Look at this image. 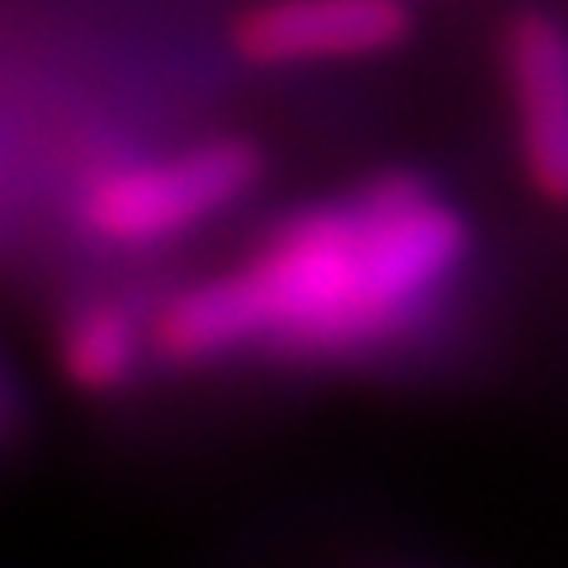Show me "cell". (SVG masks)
<instances>
[{
  "label": "cell",
  "mask_w": 568,
  "mask_h": 568,
  "mask_svg": "<svg viewBox=\"0 0 568 568\" xmlns=\"http://www.w3.org/2000/svg\"><path fill=\"white\" fill-rule=\"evenodd\" d=\"M407 39V0H256L233 24L237 58L265 71L375 62Z\"/></svg>",
  "instance_id": "3957f363"
},
{
  "label": "cell",
  "mask_w": 568,
  "mask_h": 568,
  "mask_svg": "<svg viewBox=\"0 0 568 568\" xmlns=\"http://www.w3.org/2000/svg\"><path fill=\"white\" fill-rule=\"evenodd\" d=\"M474 256V227L440 185L384 171L275 219L219 271L152 313L171 365L342 361L417 332Z\"/></svg>",
  "instance_id": "6da1fadb"
},
{
  "label": "cell",
  "mask_w": 568,
  "mask_h": 568,
  "mask_svg": "<svg viewBox=\"0 0 568 568\" xmlns=\"http://www.w3.org/2000/svg\"><path fill=\"white\" fill-rule=\"evenodd\" d=\"M261 175L265 152L237 133L114 152L77 181L71 219H77V233L104 252H162L246 204Z\"/></svg>",
  "instance_id": "7a4b0ae2"
},
{
  "label": "cell",
  "mask_w": 568,
  "mask_h": 568,
  "mask_svg": "<svg viewBox=\"0 0 568 568\" xmlns=\"http://www.w3.org/2000/svg\"><path fill=\"white\" fill-rule=\"evenodd\" d=\"M58 369L77 394L110 398L133 388L138 375L156 355L152 342V313L133 308L119 294H91L77 298L58 323Z\"/></svg>",
  "instance_id": "5b68a950"
},
{
  "label": "cell",
  "mask_w": 568,
  "mask_h": 568,
  "mask_svg": "<svg viewBox=\"0 0 568 568\" xmlns=\"http://www.w3.org/2000/svg\"><path fill=\"white\" fill-rule=\"evenodd\" d=\"M517 162L545 204L568 209V24L526 10L503 33Z\"/></svg>",
  "instance_id": "277c9868"
}]
</instances>
